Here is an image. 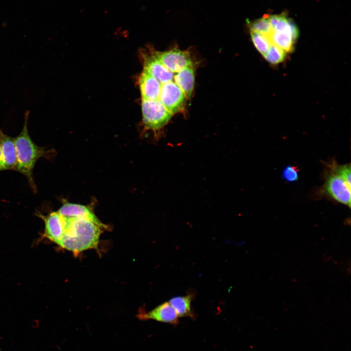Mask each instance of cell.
<instances>
[{
    "instance_id": "obj_1",
    "label": "cell",
    "mask_w": 351,
    "mask_h": 351,
    "mask_svg": "<svg viewBox=\"0 0 351 351\" xmlns=\"http://www.w3.org/2000/svg\"><path fill=\"white\" fill-rule=\"evenodd\" d=\"M63 218L65 223L64 234L57 244L74 254L89 249H96L100 234L108 227L102 223L95 214L79 217Z\"/></svg>"
},
{
    "instance_id": "obj_2",
    "label": "cell",
    "mask_w": 351,
    "mask_h": 351,
    "mask_svg": "<svg viewBox=\"0 0 351 351\" xmlns=\"http://www.w3.org/2000/svg\"><path fill=\"white\" fill-rule=\"evenodd\" d=\"M28 115L27 112L25 115V121L21 132L14 138L17 157L16 170L27 177L33 191L36 193L37 187L33 177L34 166L40 157L48 158L50 156L49 154L51 152L37 146L32 140L27 128Z\"/></svg>"
},
{
    "instance_id": "obj_3",
    "label": "cell",
    "mask_w": 351,
    "mask_h": 351,
    "mask_svg": "<svg viewBox=\"0 0 351 351\" xmlns=\"http://www.w3.org/2000/svg\"><path fill=\"white\" fill-rule=\"evenodd\" d=\"M325 183L318 191L319 196H327L351 207V187L345 179L335 160L325 163Z\"/></svg>"
},
{
    "instance_id": "obj_4",
    "label": "cell",
    "mask_w": 351,
    "mask_h": 351,
    "mask_svg": "<svg viewBox=\"0 0 351 351\" xmlns=\"http://www.w3.org/2000/svg\"><path fill=\"white\" fill-rule=\"evenodd\" d=\"M141 109L145 129L153 131L159 137L173 115L157 100L142 99Z\"/></svg>"
},
{
    "instance_id": "obj_5",
    "label": "cell",
    "mask_w": 351,
    "mask_h": 351,
    "mask_svg": "<svg viewBox=\"0 0 351 351\" xmlns=\"http://www.w3.org/2000/svg\"><path fill=\"white\" fill-rule=\"evenodd\" d=\"M160 83L159 101L173 115L183 109L187 99L175 79Z\"/></svg>"
},
{
    "instance_id": "obj_6",
    "label": "cell",
    "mask_w": 351,
    "mask_h": 351,
    "mask_svg": "<svg viewBox=\"0 0 351 351\" xmlns=\"http://www.w3.org/2000/svg\"><path fill=\"white\" fill-rule=\"evenodd\" d=\"M154 55L165 66L175 72L193 65L186 52L176 48L163 52H156Z\"/></svg>"
},
{
    "instance_id": "obj_7",
    "label": "cell",
    "mask_w": 351,
    "mask_h": 351,
    "mask_svg": "<svg viewBox=\"0 0 351 351\" xmlns=\"http://www.w3.org/2000/svg\"><path fill=\"white\" fill-rule=\"evenodd\" d=\"M137 316L141 320L152 319L174 325L179 322L177 314L168 302L160 304L148 312L140 311Z\"/></svg>"
},
{
    "instance_id": "obj_8",
    "label": "cell",
    "mask_w": 351,
    "mask_h": 351,
    "mask_svg": "<svg viewBox=\"0 0 351 351\" xmlns=\"http://www.w3.org/2000/svg\"><path fill=\"white\" fill-rule=\"evenodd\" d=\"M44 222V235L50 240L57 243L62 237L65 229V220L58 212H52L47 215L39 214Z\"/></svg>"
},
{
    "instance_id": "obj_9",
    "label": "cell",
    "mask_w": 351,
    "mask_h": 351,
    "mask_svg": "<svg viewBox=\"0 0 351 351\" xmlns=\"http://www.w3.org/2000/svg\"><path fill=\"white\" fill-rule=\"evenodd\" d=\"M139 82L142 99L157 100L161 86L157 79L144 69Z\"/></svg>"
},
{
    "instance_id": "obj_10",
    "label": "cell",
    "mask_w": 351,
    "mask_h": 351,
    "mask_svg": "<svg viewBox=\"0 0 351 351\" xmlns=\"http://www.w3.org/2000/svg\"><path fill=\"white\" fill-rule=\"evenodd\" d=\"M0 144L4 170H16L17 157L14 139L5 135L0 130Z\"/></svg>"
},
{
    "instance_id": "obj_11",
    "label": "cell",
    "mask_w": 351,
    "mask_h": 351,
    "mask_svg": "<svg viewBox=\"0 0 351 351\" xmlns=\"http://www.w3.org/2000/svg\"><path fill=\"white\" fill-rule=\"evenodd\" d=\"M175 79L186 98H190L193 93L195 84V73L193 65L176 72L175 76Z\"/></svg>"
},
{
    "instance_id": "obj_12",
    "label": "cell",
    "mask_w": 351,
    "mask_h": 351,
    "mask_svg": "<svg viewBox=\"0 0 351 351\" xmlns=\"http://www.w3.org/2000/svg\"><path fill=\"white\" fill-rule=\"evenodd\" d=\"M93 207L72 203L65 201L63 202L62 205L58 212L62 216L66 218L86 216L95 214Z\"/></svg>"
},
{
    "instance_id": "obj_13",
    "label": "cell",
    "mask_w": 351,
    "mask_h": 351,
    "mask_svg": "<svg viewBox=\"0 0 351 351\" xmlns=\"http://www.w3.org/2000/svg\"><path fill=\"white\" fill-rule=\"evenodd\" d=\"M193 295L176 296L172 298L168 302L174 309L178 317H194V313L191 307Z\"/></svg>"
},
{
    "instance_id": "obj_14",
    "label": "cell",
    "mask_w": 351,
    "mask_h": 351,
    "mask_svg": "<svg viewBox=\"0 0 351 351\" xmlns=\"http://www.w3.org/2000/svg\"><path fill=\"white\" fill-rule=\"evenodd\" d=\"M268 37L272 44L277 46L284 51L289 52L292 50L294 41L292 39L291 32H277L272 30Z\"/></svg>"
},
{
    "instance_id": "obj_15",
    "label": "cell",
    "mask_w": 351,
    "mask_h": 351,
    "mask_svg": "<svg viewBox=\"0 0 351 351\" xmlns=\"http://www.w3.org/2000/svg\"><path fill=\"white\" fill-rule=\"evenodd\" d=\"M251 36L255 47L263 55L268 50L272 44L269 38L254 31H251Z\"/></svg>"
},
{
    "instance_id": "obj_16",
    "label": "cell",
    "mask_w": 351,
    "mask_h": 351,
    "mask_svg": "<svg viewBox=\"0 0 351 351\" xmlns=\"http://www.w3.org/2000/svg\"><path fill=\"white\" fill-rule=\"evenodd\" d=\"M251 31H254L268 36L272 31L271 25L265 18H262L248 22Z\"/></svg>"
},
{
    "instance_id": "obj_17",
    "label": "cell",
    "mask_w": 351,
    "mask_h": 351,
    "mask_svg": "<svg viewBox=\"0 0 351 351\" xmlns=\"http://www.w3.org/2000/svg\"><path fill=\"white\" fill-rule=\"evenodd\" d=\"M265 59L272 64H277L282 62L285 56V51L271 44L267 52L263 55Z\"/></svg>"
},
{
    "instance_id": "obj_18",
    "label": "cell",
    "mask_w": 351,
    "mask_h": 351,
    "mask_svg": "<svg viewBox=\"0 0 351 351\" xmlns=\"http://www.w3.org/2000/svg\"><path fill=\"white\" fill-rule=\"evenodd\" d=\"M299 169L294 166H287L283 170L282 178L289 182H295L298 179Z\"/></svg>"
},
{
    "instance_id": "obj_19",
    "label": "cell",
    "mask_w": 351,
    "mask_h": 351,
    "mask_svg": "<svg viewBox=\"0 0 351 351\" xmlns=\"http://www.w3.org/2000/svg\"><path fill=\"white\" fill-rule=\"evenodd\" d=\"M288 22L290 27L292 39L295 41L299 35L298 29L292 19H288Z\"/></svg>"
},
{
    "instance_id": "obj_20",
    "label": "cell",
    "mask_w": 351,
    "mask_h": 351,
    "mask_svg": "<svg viewBox=\"0 0 351 351\" xmlns=\"http://www.w3.org/2000/svg\"><path fill=\"white\" fill-rule=\"evenodd\" d=\"M281 15H273L268 18V20L271 25V28L273 29H274L278 22L279 21Z\"/></svg>"
},
{
    "instance_id": "obj_21",
    "label": "cell",
    "mask_w": 351,
    "mask_h": 351,
    "mask_svg": "<svg viewBox=\"0 0 351 351\" xmlns=\"http://www.w3.org/2000/svg\"><path fill=\"white\" fill-rule=\"evenodd\" d=\"M4 170L1 148L0 144V171Z\"/></svg>"
}]
</instances>
